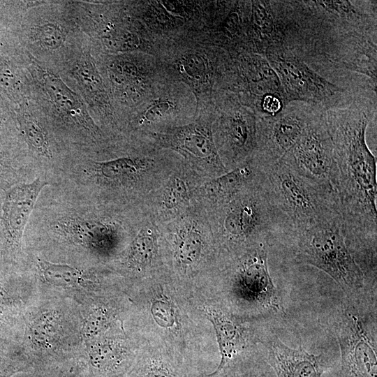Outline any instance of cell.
I'll use <instances>...</instances> for the list:
<instances>
[{"label": "cell", "mask_w": 377, "mask_h": 377, "mask_svg": "<svg viewBox=\"0 0 377 377\" xmlns=\"http://www.w3.org/2000/svg\"><path fill=\"white\" fill-rule=\"evenodd\" d=\"M72 73L87 97L99 105H108L103 79L89 55H81L73 63Z\"/></svg>", "instance_id": "obj_18"}, {"label": "cell", "mask_w": 377, "mask_h": 377, "mask_svg": "<svg viewBox=\"0 0 377 377\" xmlns=\"http://www.w3.org/2000/svg\"><path fill=\"white\" fill-rule=\"evenodd\" d=\"M157 253L156 231L150 226H145L131 244L126 257L127 264L136 270H143L153 263Z\"/></svg>", "instance_id": "obj_19"}, {"label": "cell", "mask_w": 377, "mask_h": 377, "mask_svg": "<svg viewBox=\"0 0 377 377\" xmlns=\"http://www.w3.org/2000/svg\"><path fill=\"white\" fill-rule=\"evenodd\" d=\"M285 107L281 98L273 94L265 95L260 103V110L258 116H274L279 113Z\"/></svg>", "instance_id": "obj_31"}, {"label": "cell", "mask_w": 377, "mask_h": 377, "mask_svg": "<svg viewBox=\"0 0 377 377\" xmlns=\"http://www.w3.org/2000/svg\"><path fill=\"white\" fill-rule=\"evenodd\" d=\"M39 267L45 279L58 286H72L79 283L83 279L82 272L66 265L51 263L40 260Z\"/></svg>", "instance_id": "obj_25"}, {"label": "cell", "mask_w": 377, "mask_h": 377, "mask_svg": "<svg viewBox=\"0 0 377 377\" xmlns=\"http://www.w3.org/2000/svg\"><path fill=\"white\" fill-rule=\"evenodd\" d=\"M34 72L43 95L56 113L91 134L98 132L80 98L60 77L38 65L34 67Z\"/></svg>", "instance_id": "obj_11"}, {"label": "cell", "mask_w": 377, "mask_h": 377, "mask_svg": "<svg viewBox=\"0 0 377 377\" xmlns=\"http://www.w3.org/2000/svg\"><path fill=\"white\" fill-rule=\"evenodd\" d=\"M376 109V95H361L324 113L334 159L330 184L347 244L359 253L376 251V158L366 138Z\"/></svg>", "instance_id": "obj_1"}, {"label": "cell", "mask_w": 377, "mask_h": 377, "mask_svg": "<svg viewBox=\"0 0 377 377\" xmlns=\"http://www.w3.org/2000/svg\"><path fill=\"white\" fill-rule=\"evenodd\" d=\"M320 107L293 101L274 116H258L257 149L260 164L278 162L301 137Z\"/></svg>", "instance_id": "obj_7"}, {"label": "cell", "mask_w": 377, "mask_h": 377, "mask_svg": "<svg viewBox=\"0 0 377 377\" xmlns=\"http://www.w3.org/2000/svg\"><path fill=\"white\" fill-rule=\"evenodd\" d=\"M357 309L345 304L337 324L345 377H377L376 338Z\"/></svg>", "instance_id": "obj_9"}, {"label": "cell", "mask_w": 377, "mask_h": 377, "mask_svg": "<svg viewBox=\"0 0 377 377\" xmlns=\"http://www.w3.org/2000/svg\"><path fill=\"white\" fill-rule=\"evenodd\" d=\"M153 138L160 147L181 154L216 177L228 171L208 122L198 121L170 127L154 133Z\"/></svg>", "instance_id": "obj_10"}, {"label": "cell", "mask_w": 377, "mask_h": 377, "mask_svg": "<svg viewBox=\"0 0 377 377\" xmlns=\"http://www.w3.org/2000/svg\"><path fill=\"white\" fill-rule=\"evenodd\" d=\"M110 82L119 96H137L145 91L149 81V71L135 57L118 55L107 66Z\"/></svg>", "instance_id": "obj_16"}, {"label": "cell", "mask_w": 377, "mask_h": 377, "mask_svg": "<svg viewBox=\"0 0 377 377\" xmlns=\"http://www.w3.org/2000/svg\"><path fill=\"white\" fill-rule=\"evenodd\" d=\"M264 56L279 79L286 105L300 101L327 109L371 91H355L337 85L287 50H273Z\"/></svg>", "instance_id": "obj_4"}, {"label": "cell", "mask_w": 377, "mask_h": 377, "mask_svg": "<svg viewBox=\"0 0 377 377\" xmlns=\"http://www.w3.org/2000/svg\"><path fill=\"white\" fill-rule=\"evenodd\" d=\"M57 325V318L52 313L42 316L34 323L32 333L36 340L46 342L53 337Z\"/></svg>", "instance_id": "obj_28"}, {"label": "cell", "mask_w": 377, "mask_h": 377, "mask_svg": "<svg viewBox=\"0 0 377 377\" xmlns=\"http://www.w3.org/2000/svg\"><path fill=\"white\" fill-rule=\"evenodd\" d=\"M341 214L288 235L297 263L313 266L328 274L350 298L364 288L365 274L350 250Z\"/></svg>", "instance_id": "obj_3"}, {"label": "cell", "mask_w": 377, "mask_h": 377, "mask_svg": "<svg viewBox=\"0 0 377 377\" xmlns=\"http://www.w3.org/2000/svg\"><path fill=\"white\" fill-rule=\"evenodd\" d=\"M111 320L109 311L100 307L89 316L85 326V333L88 337H94L103 332L108 326Z\"/></svg>", "instance_id": "obj_29"}, {"label": "cell", "mask_w": 377, "mask_h": 377, "mask_svg": "<svg viewBox=\"0 0 377 377\" xmlns=\"http://www.w3.org/2000/svg\"><path fill=\"white\" fill-rule=\"evenodd\" d=\"M188 198V192L184 181L175 177L168 182L163 193V205L168 209H175Z\"/></svg>", "instance_id": "obj_27"}, {"label": "cell", "mask_w": 377, "mask_h": 377, "mask_svg": "<svg viewBox=\"0 0 377 377\" xmlns=\"http://www.w3.org/2000/svg\"><path fill=\"white\" fill-rule=\"evenodd\" d=\"M144 377H179L177 372L165 359L152 356L148 358Z\"/></svg>", "instance_id": "obj_30"}, {"label": "cell", "mask_w": 377, "mask_h": 377, "mask_svg": "<svg viewBox=\"0 0 377 377\" xmlns=\"http://www.w3.org/2000/svg\"><path fill=\"white\" fill-rule=\"evenodd\" d=\"M268 357L277 377H321L319 358L303 348H290L274 337L268 345Z\"/></svg>", "instance_id": "obj_15"}, {"label": "cell", "mask_w": 377, "mask_h": 377, "mask_svg": "<svg viewBox=\"0 0 377 377\" xmlns=\"http://www.w3.org/2000/svg\"><path fill=\"white\" fill-rule=\"evenodd\" d=\"M261 185L287 235L311 228L340 214L330 184L304 177L279 161L260 164Z\"/></svg>", "instance_id": "obj_2"}, {"label": "cell", "mask_w": 377, "mask_h": 377, "mask_svg": "<svg viewBox=\"0 0 377 377\" xmlns=\"http://www.w3.org/2000/svg\"><path fill=\"white\" fill-rule=\"evenodd\" d=\"M268 244H257L239 254L230 276L229 294L242 309L279 313L283 306L269 272Z\"/></svg>", "instance_id": "obj_5"}, {"label": "cell", "mask_w": 377, "mask_h": 377, "mask_svg": "<svg viewBox=\"0 0 377 377\" xmlns=\"http://www.w3.org/2000/svg\"><path fill=\"white\" fill-rule=\"evenodd\" d=\"M204 242L201 234L193 228L182 230L176 239L175 256L185 269L194 267L201 258Z\"/></svg>", "instance_id": "obj_20"}, {"label": "cell", "mask_w": 377, "mask_h": 377, "mask_svg": "<svg viewBox=\"0 0 377 377\" xmlns=\"http://www.w3.org/2000/svg\"><path fill=\"white\" fill-rule=\"evenodd\" d=\"M126 353L127 346L122 339H105L96 344L91 359L96 367L110 369L120 362Z\"/></svg>", "instance_id": "obj_23"}, {"label": "cell", "mask_w": 377, "mask_h": 377, "mask_svg": "<svg viewBox=\"0 0 377 377\" xmlns=\"http://www.w3.org/2000/svg\"><path fill=\"white\" fill-rule=\"evenodd\" d=\"M47 183L40 179L20 185L8 195L5 218L8 231L14 240L19 242L34 209L37 198Z\"/></svg>", "instance_id": "obj_17"}, {"label": "cell", "mask_w": 377, "mask_h": 377, "mask_svg": "<svg viewBox=\"0 0 377 377\" xmlns=\"http://www.w3.org/2000/svg\"><path fill=\"white\" fill-rule=\"evenodd\" d=\"M175 110L176 105L171 100L165 98L156 99L144 109L138 123L141 125L155 123L172 114Z\"/></svg>", "instance_id": "obj_26"}, {"label": "cell", "mask_w": 377, "mask_h": 377, "mask_svg": "<svg viewBox=\"0 0 377 377\" xmlns=\"http://www.w3.org/2000/svg\"><path fill=\"white\" fill-rule=\"evenodd\" d=\"M200 309L212 324L221 355L217 369L207 377L216 375L249 346V334L241 319L216 304H203Z\"/></svg>", "instance_id": "obj_13"}, {"label": "cell", "mask_w": 377, "mask_h": 377, "mask_svg": "<svg viewBox=\"0 0 377 377\" xmlns=\"http://www.w3.org/2000/svg\"><path fill=\"white\" fill-rule=\"evenodd\" d=\"M147 306L150 320L166 339L184 342L188 323L175 288L155 284L148 287Z\"/></svg>", "instance_id": "obj_12"}, {"label": "cell", "mask_w": 377, "mask_h": 377, "mask_svg": "<svg viewBox=\"0 0 377 377\" xmlns=\"http://www.w3.org/2000/svg\"><path fill=\"white\" fill-rule=\"evenodd\" d=\"M21 125L31 147L40 156L52 158L47 133L35 117L29 112H23Z\"/></svg>", "instance_id": "obj_24"}, {"label": "cell", "mask_w": 377, "mask_h": 377, "mask_svg": "<svg viewBox=\"0 0 377 377\" xmlns=\"http://www.w3.org/2000/svg\"><path fill=\"white\" fill-rule=\"evenodd\" d=\"M320 108L301 137L279 160L300 175L330 184L334 168L331 138Z\"/></svg>", "instance_id": "obj_8"}, {"label": "cell", "mask_w": 377, "mask_h": 377, "mask_svg": "<svg viewBox=\"0 0 377 377\" xmlns=\"http://www.w3.org/2000/svg\"><path fill=\"white\" fill-rule=\"evenodd\" d=\"M222 98L216 123L217 149L226 169L231 165L232 170L251 159L256 151L258 115L230 93Z\"/></svg>", "instance_id": "obj_6"}, {"label": "cell", "mask_w": 377, "mask_h": 377, "mask_svg": "<svg viewBox=\"0 0 377 377\" xmlns=\"http://www.w3.org/2000/svg\"><path fill=\"white\" fill-rule=\"evenodd\" d=\"M225 64H213L205 53L188 50L179 54L172 66L178 78L194 94L197 105L202 106L211 102L214 86L221 78Z\"/></svg>", "instance_id": "obj_14"}, {"label": "cell", "mask_w": 377, "mask_h": 377, "mask_svg": "<svg viewBox=\"0 0 377 377\" xmlns=\"http://www.w3.org/2000/svg\"><path fill=\"white\" fill-rule=\"evenodd\" d=\"M149 164V161L145 158L124 157L97 163L96 167L104 177L114 181H123L138 177Z\"/></svg>", "instance_id": "obj_21"}, {"label": "cell", "mask_w": 377, "mask_h": 377, "mask_svg": "<svg viewBox=\"0 0 377 377\" xmlns=\"http://www.w3.org/2000/svg\"><path fill=\"white\" fill-rule=\"evenodd\" d=\"M64 27L54 22L43 21L30 30V40L38 47L54 51L61 47L66 38Z\"/></svg>", "instance_id": "obj_22"}]
</instances>
